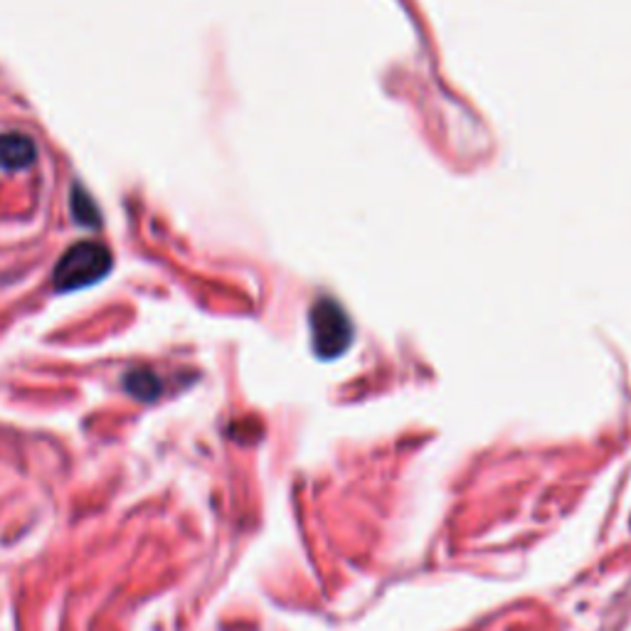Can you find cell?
Returning a JSON list of instances; mask_svg holds the SVG:
<instances>
[{
	"label": "cell",
	"instance_id": "obj_1",
	"mask_svg": "<svg viewBox=\"0 0 631 631\" xmlns=\"http://www.w3.org/2000/svg\"><path fill=\"white\" fill-rule=\"evenodd\" d=\"M112 252L97 242H77L62 254L52 274L58 291L87 289L112 272Z\"/></svg>",
	"mask_w": 631,
	"mask_h": 631
},
{
	"label": "cell",
	"instance_id": "obj_2",
	"mask_svg": "<svg viewBox=\"0 0 631 631\" xmlns=\"http://www.w3.org/2000/svg\"><path fill=\"white\" fill-rule=\"evenodd\" d=\"M311 326H314V345L324 358H336L349 349L351 321L333 301H318L311 314Z\"/></svg>",
	"mask_w": 631,
	"mask_h": 631
},
{
	"label": "cell",
	"instance_id": "obj_3",
	"mask_svg": "<svg viewBox=\"0 0 631 631\" xmlns=\"http://www.w3.org/2000/svg\"><path fill=\"white\" fill-rule=\"evenodd\" d=\"M38 159L33 139L23 134H3L0 136V168L3 171H23L33 166Z\"/></svg>",
	"mask_w": 631,
	"mask_h": 631
},
{
	"label": "cell",
	"instance_id": "obj_4",
	"mask_svg": "<svg viewBox=\"0 0 631 631\" xmlns=\"http://www.w3.org/2000/svg\"><path fill=\"white\" fill-rule=\"evenodd\" d=\"M126 390H129L134 397L151 402V400L159 397L161 380L155 378L151 370H134V373L126 375Z\"/></svg>",
	"mask_w": 631,
	"mask_h": 631
},
{
	"label": "cell",
	"instance_id": "obj_5",
	"mask_svg": "<svg viewBox=\"0 0 631 631\" xmlns=\"http://www.w3.org/2000/svg\"><path fill=\"white\" fill-rule=\"evenodd\" d=\"M72 217H75V223L85 227H97L99 219H102L99 217L94 200L89 198V193L81 186L72 188Z\"/></svg>",
	"mask_w": 631,
	"mask_h": 631
}]
</instances>
